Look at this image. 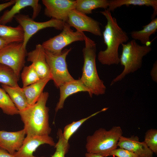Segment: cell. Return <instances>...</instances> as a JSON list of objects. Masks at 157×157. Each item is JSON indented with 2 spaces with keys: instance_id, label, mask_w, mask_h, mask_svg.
<instances>
[{
  "instance_id": "cell-1",
  "label": "cell",
  "mask_w": 157,
  "mask_h": 157,
  "mask_svg": "<svg viewBox=\"0 0 157 157\" xmlns=\"http://www.w3.org/2000/svg\"><path fill=\"white\" fill-rule=\"evenodd\" d=\"M100 12L107 20L102 33L106 48L105 50L99 52L98 59L104 65H118L120 63L118 53L119 46L128 41V36L119 26L116 19L113 17L110 10L105 9Z\"/></svg>"
},
{
  "instance_id": "cell-2",
  "label": "cell",
  "mask_w": 157,
  "mask_h": 157,
  "mask_svg": "<svg viewBox=\"0 0 157 157\" xmlns=\"http://www.w3.org/2000/svg\"><path fill=\"white\" fill-rule=\"evenodd\" d=\"M49 96L48 92H43L34 104L19 111L27 136L49 135L51 133L49 108L46 105Z\"/></svg>"
},
{
  "instance_id": "cell-3",
  "label": "cell",
  "mask_w": 157,
  "mask_h": 157,
  "mask_svg": "<svg viewBox=\"0 0 157 157\" xmlns=\"http://www.w3.org/2000/svg\"><path fill=\"white\" fill-rule=\"evenodd\" d=\"M84 41L85 46L82 50L84 64L82 76L80 79L89 90L90 97L93 94L97 96L104 94L106 87L99 78L96 68V44L86 35Z\"/></svg>"
},
{
  "instance_id": "cell-4",
  "label": "cell",
  "mask_w": 157,
  "mask_h": 157,
  "mask_svg": "<svg viewBox=\"0 0 157 157\" xmlns=\"http://www.w3.org/2000/svg\"><path fill=\"white\" fill-rule=\"evenodd\" d=\"M123 132L119 126H114L109 130L100 128L86 139L87 152L98 154L104 157L109 156L110 152L117 148V143Z\"/></svg>"
},
{
  "instance_id": "cell-5",
  "label": "cell",
  "mask_w": 157,
  "mask_h": 157,
  "mask_svg": "<svg viewBox=\"0 0 157 157\" xmlns=\"http://www.w3.org/2000/svg\"><path fill=\"white\" fill-rule=\"evenodd\" d=\"M122 50L119 57L120 63L124 66V69L122 72L113 80L111 86L122 80L127 75L140 69L142 65L143 57L152 50L151 47L139 45L133 39L126 44H122Z\"/></svg>"
},
{
  "instance_id": "cell-6",
  "label": "cell",
  "mask_w": 157,
  "mask_h": 157,
  "mask_svg": "<svg viewBox=\"0 0 157 157\" xmlns=\"http://www.w3.org/2000/svg\"><path fill=\"white\" fill-rule=\"evenodd\" d=\"M71 49V48L65 49L58 55L53 54L45 50L51 80L57 88L74 79L68 71L66 60V57Z\"/></svg>"
},
{
  "instance_id": "cell-7",
  "label": "cell",
  "mask_w": 157,
  "mask_h": 157,
  "mask_svg": "<svg viewBox=\"0 0 157 157\" xmlns=\"http://www.w3.org/2000/svg\"><path fill=\"white\" fill-rule=\"evenodd\" d=\"M85 36L83 32L74 31L66 22L61 33L43 42L41 45L45 50L58 55L65 47L72 42L84 41Z\"/></svg>"
},
{
  "instance_id": "cell-8",
  "label": "cell",
  "mask_w": 157,
  "mask_h": 157,
  "mask_svg": "<svg viewBox=\"0 0 157 157\" xmlns=\"http://www.w3.org/2000/svg\"><path fill=\"white\" fill-rule=\"evenodd\" d=\"M14 18L23 30L24 37L22 46L25 49L30 38L40 30L49 27L62 30L66 23L53 18L44 22H35L28 15L20 13L16 15Z\"/></svg>"
},
{
  "instance_id": "cell-9",
  "label": "cell",
  "mask_w": 157,
  "mask_h": 157,
  "mask_svg": "<svg viewBox=\"0 0 157 157\" xmlns=\"http://www.w3.org/2000/svg\"><path fill=\"white\" fill-rule=\"evenodd\" d=\"M27 53L26 49L22 46V42L9 43L0 50V64L11 68L19 77Z\"/></svg>"
},
{
  "instance_id": "cell-10",
  "label": "cell",
  "mask_w": 157,
  "mask_h": 157,
  "mask_svg": "<svg viewBox=\"0 0 157 157\" xmlns=\"http://www.w3.org/2000/svg\"><path fill=\"white\" fill-rule=\"evenodd\" d=\"M66 23L76 31L88 32L97 36L102 35L99 22L76 9L70 11Z\"/></svg>"
},
{
  "instance_id": "cell-11",
  "label": "cell",
  "mask_w": 157,
  "mask_h": 157,
  "mask_svg": "<svg viewBox=\"0 0 157 157\" xmlns=\"http://www.w3.org/2000/svg\"><path fill=\"white\" fill-rule=\"evenodd\" d=\"M42 2L46 16L66 22L70 11L76 9V0H42Z\"/></svg>"
},
{
  "instance_id": "cell-12",
  "label": "cell",
  "mask_w": 157,
  "mask_h": 157,
  "mask_svg": "<svg viewBox=\"0 0 157 157\" xmlns=\"http://www.w3.org/2000/svg\"><path fill=\"white\" fill-rule=\"evenodd\" d=\"M47 144L54 146L53 138L49 135L27 136L21 148L14 154L16 157H44L34 156L33 153L40 145Z\"/></svg>"
},
{
  "instance_id": "cell-13",
  "label": "cell",
  "mask_w": 157,
  "mask_h": 157,
  "mask_svg": "<svg viewBox=\"0 0 157 157\" xmlns=\"http://www.w3.org/2000/svg\"><path fill=\"white\" fill-rule=\"evenodd\" d=\"M26 135L24 129L15 132L0 131V148L14 155L22 147Z\"/></svg>"
},
{
  "instance_id": "cell-14",
  "label": "cell",
  "mask_w": 157,
  "mask_h": 157,
  "mask_svg": "<svg viewBox=\"0 0 157 157\" xmlns=\"http://www.w3.org/2000/svg\"><path fill=\"white\" fill-rule=\"evenodd\" d=\"M27 56V61L32 62L40 79L51 77L46 60L45 50L41 44H37L35 49L28 53Z\"/></svg>"
},
{
  "instance_id": "cell-15",
  "label": "cell",
  "mask_w": 157,
  "mask_h": 157,
  "mask_svg": "<svg viewBox=\"0 0 157 157\" xmlns=\"http://www.w3.org/2000/svg\"><path fill=\"white\" fill-rule=\"evenodd\" d=\"M38 0H15V4L9 10L5 11L0 17V23L5 25L11 22L17 15L19 14L22 9L30 6L33 9L32 18L34 19L39 13L41 6Z\"/></svg>"
},
{
  "instance_id": "cell-16",
  "label": "cell",
  "mask_w": 157,
  "mask_h": 157,
  "mask_svg": "<svg viewBox=\"0 0 157 157\" xmlns=\"http://www.w3.org/2000/svg\"><path fill=\"white\" fill-rule=\"evenodd\" d=\"M117 146L119 148L128 150L141 157H153V153L144 141L140 142L137 136L130 137L121 136L119 138Z\"/></svg>"
},
{
  "instance_id": "cell-17",
  "label": "cell",
  "mask_w": 157,
  "mask_h": 157,
  "mask_svg": "<svg viewBox=\"0 0 157 157\" xmlns=\"http://www.w3.org/2000/svg\"><path fill=\"white\" fill-rule=\"evenodd\" d=\"M60 98L55 109L56 113L63 109L66 98L74 94L80 92H86L89 94L90 92L88 89L79 79H74L67 82L60 86Z\"/></svg>"
},
{
  "instance_id": "cell-18",
  "label": "cell",
  "mask_w": 157,
  "mask_h": 157,
  "mask_svg": "<svg viewBox=\"0 0 157 157\" xmlns=\"http://www.w3.org/2000/svg\"><path fill=\"white\" fill-rule=\"evenodd\" d=\"M51 80L50 77L41 79L34 83L22 88L30 105L34 104L37 101L43 92L44 87Z\"/></svg>"
},
{
  "instance_id": "cell-19",
  "label": "cell",
  "mask_w": 157,
  "mask_h": 157,
  "mask_svg": "<svg viewBox=\"0 0 157 157\" xmlns=\"http://www.w3.org/2000/svg\"><path fill=\"white\" fill-rule=\"evenodd\" d=\"M146 6H151L153 9L151 18H155L157 15V0H108V9L111 11H113L118 7L126 5Z\"/></svg>"
},
{
  "instance_id": "cell-20",
  "label": "cell",
  "mask_w": 157,
  "mask_h": 157,
  "mask_svg": "<svg viewBox=\"0 0 157 157\" xmlns=\"http://www.w3.org/2000/svg\"><path fill=\"white\" fill-rule=\"evenodd\" d=\"M2 87L7 93L19 111L22 110L30 106L22 88L19 86L14 87L3 84Z\"/></svg>"
},
{
  "instance_id": "cell-21",
  "label": "cell",
  "mask_w": 157,
  "mask_h": 157,
  "mask_svg": "<svg viewBox=\"0 0 157 157\" xmlns=\"http://www.w3.org/2000/svg\"><path fill=\"white\" fill-rule=\"evenodd\" d=\"M143 29L131 32V38L134 40H139L143 45H146L150 42V37L156 32L157 18L152 19L148 24L142 26Z\"/></svg>"
},
{
  "instance_id": "cell-22",
  "label": "cell",
  "mask_w": 157,
  "mask_h": 157,
  "mask_svg": "<svg viewBox=\"0 0 157 157\" xmlns=\"http://www.w3.org/2000/svg\"><path fill=\"white\" fill-rule=\"evenodd\" d=\"M76 9L85 14H90L92 10L98 8L107 9L108 0H76Z\"/></svg>"
},
{
  "instance_id": "cell-23",
  "label": "cell",
  "mask_w": 157,
  "mask_h": 157,
  "mask_svg": "<svg viewBox=\"0 0 157 157\" xmlns=\"http://www.w3.org/2000/svg\"><path fill=\"white\" fill-rule=\"evenodd\" d=\"M24 37L23 30L20 25L12 27L0 23V37L15 39L18 42H23Z\"/></svg>"
},
{
  "instance_id": "cell-24",
  "label": "cell",
  "mask_w": 157,
  "mask_h": 157,
  "mask_svg": "<svg viewBox=\"0 0 157 157\" xmlns=\"http://www.w3.org/2000/svg\"><path fill=\"white\" fill-rule=\"evenodd\" d=\"M19 77L10 67L0 64V83L12 87L19 86Z\"/></svg>"
},
{
  "instance_id": "cell-25",
  "label": "cell",
  "mask_w": 157,
  "mask_h": 157,
  "mask_svg": "<svg viewBox=\"0 0 157 157\" xmlns=\"http://www.w3.org/2000/svg\"><path fill=\"white\" fill-rule=\"evenodd\" d=\"M0 108L3 112L8 115H13L19 114V111L8 94L0 88Z\"/></svg>"
},
{
  "instance_id": "cell-26",
  "label": "cell",
  "mask_w": 157,
  "mask_h": 157,
  "mask_svg": "<svg viewBox=\"0 0 157 157\" xmlns=\"http://www.w3.org/2000/svg\"><path fill=\"white\" fill-rule=\"evenodd\" d=\"M108 108H105L88 117L76 121H73L70 124L66 125L64 128L63 132L64 138L67 141L71 136L77 131L80 126L86 120L95 116L98 114L106 110Z\"/></svg>"
},
{
  "instance_id": "cell-27",
  "label": "cell",
  "mask_w": 157,
  "mask_h": 157,
  "mask_svg": "<svg viewBox=\"0 0 157 157\" xmlns=\"http://www.w3.org/2000/svg\"><path fill=\"white\" fill-rule=\"evenodd\" d=\"M23 85L25 87L34 83L40 79L33 64L28 66L24 67L21 74Z\"/></svg>"
},
{
  "instance_id": "cell-28",
  "label": "cell",
  "mask_w": 157,
  "mask_h": 157,
  "mask_svg": "<svg viewBox=\"0 0 157 157\" xmlns=\"http://www.w3.org/2000/svg\"><path fill=\"white\" fill-rule=\"evenodd\" d=\"M58 140L54 146L56 151L51 157H65L69 149V141L64 137L62 130L59 129L57 132Z\"/></svg>"
},
{
  "instance_id": "cell-29",
  "label": "cell",
  "mask_w": 157,
  "mask_h": 157,
  "mask_svg": "<svg viewBox=\"0 0 157 157\" xmlns=\"http://www.w3.org/2000/svg\"><path fill=\"white\" fill-rule=\"evenodd\" d=\"M144 142L153 153L157 154V129H152L147 131L145 134Z\"/></svg>"
},
{
  "instance_id": "cell-30",
  "label": "cell",
  "mask_w": 157,
  "mask_h": 157,
  "mask_svg": "<svg viewBox=\"0 0 157 157\" xmlns=\"http://www.w3.org/2000/svg\"><path fill=\"white\" fill-rule=\"evenodd\" d=\"M113 156L117 157H137L138 156L134 153L124 149L119 148L112 150L109 156Z\"/></svg>"
},
{
  "instance_id": "cell-31",
  "label": "cell",
  "mask_w": 157,
  "mask_h": 157,
  "mask_svg": "<svg viewBox=\"0 0 157 157\" xmlns=\"http://www.w3.org/2000/svg\"><path fill=\"white\" fill-rule=\"evenodd\" d=\"M16 42H18L15 39H6L0 37V50L9 44Z\"/></svg>"
},
{
  "instance_id": "cell-32",
  "label": "cell",
  "mask_w": 157,
  "mask_h": 157,
  "mask_svg": "<svg viewBox=\"0 0 157 157\" xmlns=\"http://www.w3.org/2000/svg\"><path fill=\"white\" fill-rule=\"evenodd\" d=\"M151 78L154 81L157 82V62L155 61L153 65V67L150 72Z\"/></svg>"
},
{
  "instance_id": "cell-33",
  "label": "cell",
  "mask_w": 157,
  "mask_h": 157,
  "mask_svg": "<svg viewBox=\"0 0 157 157\" xmlns=\"http://www.w3.org/2000/svg\"><path fill=\"white\" fill-rule=\"evenodd\" d=\"M15 0H12L6 3L0 4V12L7 8L13 5Z\"/></svg>"
},
{
  "instance_id": "cell-34",
  "label": "cell",
  "mask_w": 157,
  "mask_h": 157,
  "mask_svg": "<svg viewBox=\"0 0 157 157\" xmlns=\"http://www.w3.org/2000/svg\"><path fill=\"white\" fill-rule=\"evenodd\" d=\"M0 157H16L13 155H12L5 150L0 148Z\"/></svg>"
},
{
  "instance_id": "cell-35",
  "label": "cell",
  "mask_w": 157,
  "mask_h": 157,
  "mask_svg": "<svg viewBox=\"0 0 157 157\" xmlns=\"http://www.w3.org/2000/svg\"><path fill=\"white\" fill-rule=\"evenodd\" d=\"M85 157H104L100 155L87 152L85 154Z\"/></svg>"
},
{
  "instance_id": "cell-36",
  "label": "cell",
  "mask_w": 157,
  "mask_h": 157,
  "mask_svg": "<svg viewBox=\"0 0 157 157\" xmlns=\"http://www.w3.org/2000/svg\"><path fill=\"white\" fill-rule=\"evenodd\" d=\"M137 157H140V156H138Z\"/></svg>"
}]
</instances>
